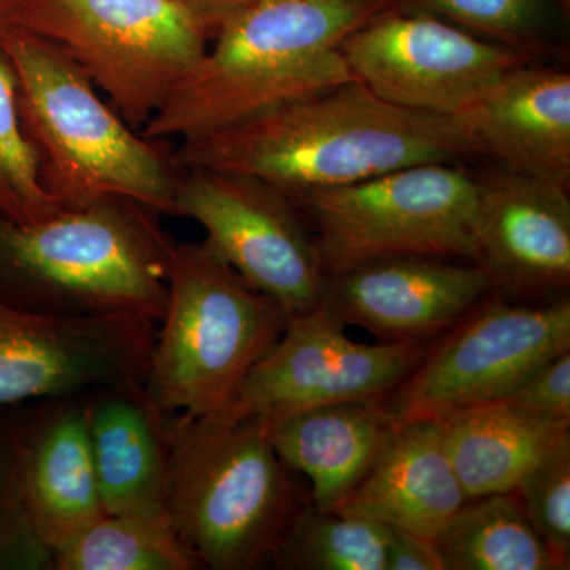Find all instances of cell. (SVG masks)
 I'll list each match as a JSON object with an SVG mask.
<instances>
[{
  "label": "cell",
  "mask_w": 570,
  "mask_h": 570,
  "mask_svg": "<svg viewBox=\"0 0 570 570\" xmlns=\"http://www.w3.org/2000/svg\"><path fill=\"white\" fill-rule=\"evenodd\" d=\"M175 156L183 168L253 176L294 198L478 149L456 118L397 107L355 80L181 141Z\"/></svg>",
  "instance_id": "obj_1"
},
{
  "label": "cell",
  "mask_w": 570,
  "mask_h": 570,
  "mask_svg": "<svg viewBox=\"0 0 570 570\" xmlns=\"http://www.w3.org/2000/svg\"><path fill=\"white\" fill-rule=\"evenodd\" d=\"M376 0H254L141 129L149 140H194L281 105L355 81L340 45Z\"/></svg>",
  "instance_id": "obj_2"
},
{
  "label": "cell",
  "mask_w": 570,
  "mask_h": 570,
  "mask_svg": "<svg viewBox=\"0 0 570 570\" xmlns=\"http://www.w3.org/2000/svg\"><path fill=\"white\" fill-rule=\"evenodd\" d=\"M18 86L22 127L47 193L62 209L104 198L176 216L183 167L167 141L134 129L58 45L18 28L0 31Z\"/></svg>",
  "instance_id": "obj_3"
},
{
  "label": "cell",
  "mask_w": 570,
  "mask_h": 570,
  "mask_svg": "<svg viewBox=\"0 0 570 570\" xmlns=\"http://www.w3.org/2000/svg\"><path fill=\"white\" fill-rule=\"evenodd\" d=\"M160 214L111 197L48 219L0 214V285L11 305L66 316H130L159 325L176 243Z\"/></svg>",
  "instance_id": "obj_4"
},
{
  "label": "cell",
  "mask_w": 570,
  "mask_h": 570,
  "mask_svg": "<svg viewBox=\"0 0 570 570\" xmlns=\"http://www.w3.org/2000/svg\"><path fill=\"white\" fill-rule=\"evenodd\" d=\"M168 521L204 568L250 570L275 558L303 502L262 419H167Z\"/></svg>",
  "instance_id": "obj_5"
},
{
  "label": "cell",
  "mask_w": 570,
  "mask_h": 570,
  "mask_svg": "<svg viewBox=\"0 0 570 570\" xmlns=\"http://www.w3.org/2000/svg\"><path fill=\"white\" fill-rule=\"evenodd\" d=\"M287 321L279 303L205 243L176 245L167 306L142 382L149 403L165 419L217 414Z\"/></svg>",
  "instance_id": "obj_6"
},
{
  "label": "cell",
  "mask_w": 570,
  "mask_h": 570,
  "mask_svg": "<svg viewBox=\"0 0 570 570\" xmlns=\"http://www.w3.org/2000/svg\"><path fill=\"white\" fill-rule=\"evenodd\" d=\"M9 28L58 45L140 132L208 51L178 0H11Z\"/></svg>",
  "instance_id": "obj_7"
},
{
  "label": "cell",
  "mask_w": 570,
  "mask_h": 570,
  "mask_svg": "<svg viewBox=\"0 0 570 570\" xmlns=\"http://www.w3.org/2000/svg\"><path fill=\"white\" fill-rule=\"evenodd\" d=\"M291 200L316 227L326 276L401 255L479 264L478 179L452 164L411 165Z\"/></svg>",
  "instance_id": "obj_8"
},
{
  "label": "cell",
  "mask_w": 570,
  "mask_h": 570,
  "mask_svg": "<svg viewBox=\"0 0 570 570\" xmlns=\"http://www.w3.org/2000/svg\"><path fill=\"white\" fill-rule=\"evenodd\" d=\"M570 351V299L540 306L483 299L392 393L396 425L444 417L508 397L532 373Z\"/></svg>",
  "instance_id": "obj_9"
},
{
  "label": "cell",
  "mask_w": 570,
  "mask_h": 570,
  "mask_svg": "<svg viewBox=\"0 0 570 570\" xmlns=\"http://www.w3.org/2000/svg\"><path fill=\"white\" fill-rule=\"evenodd\" d=\"M176 216L204 227L205 245L288 316L321 305L326 275L294 202L253 176L183 168Z\"/></svg>",
  "instance_id": "obj_10"
},
{
  "label": "cell",
  "mask_w": 570,
  "mask_h": 570,
  "mask_svg": "<svg viewBox=\"0 0 570 570\" xmlns=\"http://www.w3.org/2000/svg\"><path fill=\"white\" fill-rule=\"evenodd\" d=\"M425 343L365 344L318 305L288 316L283 335L217 414L273 422L318 406L389 400L425 358Z\"/></svg>",
  "instance_id": "obj_11"
},
{
  "label": "cell",
  "mask_w": 570,
  "mask_h": 570,
  "mask_svg": "<svg viewBox=\"0 0 570 570\" xmlns=\"http://www.w3.org/2000/svg\"><path fill=\"white\" fill-rule=\"evenodd\" d=\"M340 51L355 80L381 99L449 118L469 110L505 75L528 63L524 52L423 17L367 21Z\"/></svg>",
  "instance_id": "obj_12"
},
{
  "label": "cell",
  "mask_w": 570,
  "mask_h": 570,
  "mask_svg": "<svg viewBox=\"0 0 570 570\" xmlns=\"http://www.w3.org/2000/svg\"><path fill=\"white\" fill-rule=\"evenodd\" d=\"M157 324L66 316L0 299V406L145 382Z\"/></svg>",
  "instance_id": "obj_13"
},
{
  "label": "cell",
  "mask_w": 570,
  "mask_h": 570,
  "mask_svg": "<svg viewBox=\"0 0 570 570\" xmlns=\"http://www.w3.org/2000/svg\"><path fill=\"white\" fill-rule=\"evenodd\" d=\"M433 255L382 258L326 276L321 305L379 343H425L449 332L494 291L485 266Z\"/></svg>",
  "instance_id": "obj_14"
},
{
  "label": "cell",
  "mask_w": 570,
  "mask_h": 570,
  "mask_svg": "<svg viewBox=\"0 0 570 570\" xmlns=\"http://www.w3.org/2000/svg\"><path fill=\"white\" fill-rule=\"evenodd\" d=\"M479 264L510 295L564 294L570 284L569 187L502 170L478 179Z\"/></svg>",
  "instance_id": "obj_15"
},
{
  "label": "cell",
  "mask_w": 570,
  "mask_h": 570,
  "mask_svg": "<svg viewBox=\"0 0 570 570\" xmlns=\"http://www.w3.org/2000/svg\"><path fill=\"white\" fill-rule=\"evenodd\" d=\"M478 156L510 174L570 184V75L524 63L456 116Z\"/></svg>",
  "instance_id": "obj_16"
},
{
  "label": "cell",
  "mask_w": 570,
  "mask_h": 570,
  "mask_svg": "<svg viewBox=\"0 0 570 570\" xmlns=\"http://www.w3.org/2000/svg\"><path fill=\"white\" fill-rule=\"evenodd\" d=\"M86 415L105 513L168 521L170 433L142 382L99 389Z\"/></svg>",
  "instance_id": "obj_17"
},
{
  "label": "cell",
  "mask_w": 570,
  "mask_h": 570,
  "mask_svg": "<svg viewBox=\"0 0 570 570\" xmlns=\"http://www.w3.org/2000/svg\"><path fill=\"white\" fill-rule=\"evenodd\" d=\"M469 501L448 452L439 419L396 425L341 512L433 540Z\"/></svg>",
  "instance_id": "obj_18"
},
{
  "label": "cell",
  "mask_w": 570,
  "mask_h": 570,
  "mask_svg": "<svg viewBox=\"0 0 570 570\" xmlns=\"http://www.w3.org/2000/svg\"><path fill=\"white\" fill-rule=\"evenodd\" d=\"M18 469L26 512L51 558L105 515L86 404L59 406L18 436Z\"/></svg>",
  "instance_id": "obj_19"
},
{
  "label": "cell",
  "mask_w": 570,
  "mask_h": 570,
  "mask_svg": "<svg viewBox=\"0 0 570 570\" xmlns=\"http://www.w3.org/2000/svg\"><path fill=\"white\" fill-rule=\"evenodd\" d=\"M264 425L285 466L311 480L309 501L333 510L365 478L396 420L387 400L355 401L305 409Z\"/></svg>",
  "instance_id": "obj_20"
},
{
  "label": "cell",
  "mask_w": 570,
  "mask_h": 570,
  "mask_svg": "<svg viewBox=\"0 0 570 570\" xmlns=\"http://www.w3.org/2000/svg\"><path fill=\"white\" fill-rule=\"evenodd\" d=\"M439 422L468 499L515 491L570 434V423L534 417L502 400L460 409Z\"/></svg>",
  "instance_id": "obj_21"
},
{
  "label": "cell",
  "mask_w": 570,
  "mask_h": 570,
  "mask_svg": "<svg viewBox=\"0 0 570 570\" xmlns=\"http://www.w3.org/2000/svg\"><path fill=\"white\" fill-rule=\"evenodd\" d=\"M433 543L444 570L569 569L532 528L513 491L469 499Z\"/></svg>",
  "instance_id": "obj_22"
},
{
  "label": "cell",
  "mask_w": 570,
  "mask_h": 570,
  "mask_svg": "<svg viewBox=\"0 0 570 570\" xmlns=\"http://www.w3.org/2000/svg\"><path fill=\"white\" fill-rule=\"evenodd\" d=\"M51 569L197 570L204 564L168 521L105 513L55 551Z\"/></svg>",
  "instance_id": "obj_23"
},
{
  "label": "cell",
  "mask_w": 570,
  "mask_h": 570,
  "mask_svg": "<svg viewBox=\"0 0 570 570\" xmlns=\"http://www.w3.org/2000/svg\"><path fill=\"white\" fill-rule=\"evenodd\" d=\"M390 532L376 520L317 509L307 501L273 561L283 569L385 570Z\"/></svg>",
  "instance_id": "obj_24"
},
{
  "label": "cell",
  "mask_w": 570,
  "mask_h": 570,
  "mask_svg": "<svg viewBox=\"0 0 570 570\" xmlns=\"http://www.w3.org/2000/svg\"><path fill=\"white\" fill-rule=\"evenodd\" d=\"M59 212L41 184L39 157L22 127L13 67L0 51V214L32 224Z\"/></svg>",
  "instance_id": "obj_25"
},
{
  "label": "cell",
  "mask_w": 570,
  "mask_h": 570,
  "mask_svg": "<svg viewBox=\"0 0 570 570\" xmlns=\"http://www.w3.org/2000/svg\"><path fill=\"white\" fill-rule=\"evenodd\" d=\"M513 493L540 538L570 564V434Z\"/></svg>",
  "instance_id": "obj_26"
},
{
  "label": "cell",
  "mask_w": 570,
  "mask_h": 570,
  "mask_svg": "<svg viewBox=\"0 0 570 570\" xmlns=\"http://www.w3.org/2000/svg\"><path fill=\"white\" fill-rule=\"evenodd\" d=\"M51 568V553L37 538L22 502L18 438L0 441V570Z\"/></svg>",
  "instance_id": "obj_27"
},
{
  "label": "cell",
  "mask_w": 570,
  "mask_h": 570,
  "mask_svg": "<svg viewBox=\"0 0 570 570\" xmlns=\"http://www.w3.org/2000/svg\"><path fill=\"white\" fill-rule=\"evenodd\" d=\"M502 401L534 417L570 423V351L540 366Z\"/></svg>",
  "instance_id": "obj_28"
},
{
  "label": "cell",
  "mask_w": 570,
  "mask_h": 570,
  "mask_svg": "<svg viewBox=\"0 0 570 570\" xmlns=\"http://www.w3.org/2000/svg\"><path fill=\"white\" fill-rule=\"evenodd\" d=\"M464 24L497 36L524 33L534 21V0H426Z\"/></svg>",
  "instance_id": "obj_29"
},
{
  "label": "cell",
  "mask_w": 570,
  "mask_h": 570,
  "mask_svg": "<svg viewBox=\"0 0 570 570\" xmlns=\"http://www.w3.org/2000/svg\"><path fill=\"white\" fill-rule=\"evenodd\" d=\"M390 530L385 570H444L433 540L396 528Z\"/></svg>",
  "instance_id": "obj_30"
},
{
  "label": "cell",
  "mask_w": 570,
  "mask_h": 570,
  "mask_svg": "<svg viewBox=\"0 0 570 570\" xmlns=\"http://www.w3.org/2000/svg\"><path fill=\"white\" fill-rule=\"evenodd\" d=\"M178 2L193 11L208 33L212 31L217 33L225 22L250 6L254 0H178Z\"/></svg>",
  "instance_id": "obj_31"
},
{
  "label": "cell",
  "mask_w": 570,
  "mask_h": 570,
  "mask_svg": "<svg viewBox=\"0 0 570 570\" xmlns=\"http://www.w3.org/2000/svg\"><path fill=\"white\" fill-rule=\"evenodd\" d=\"M11 9V0H0V31L9 28V14Z\"/></svg>",
  "instance_id": "obj_32"
}]
</instances>
